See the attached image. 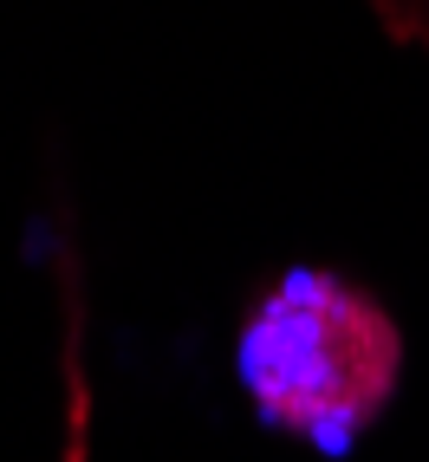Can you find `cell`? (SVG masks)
<instances>
[{"mask_svg":"<svg viewBox=\"0 0 429 462\" xmlns=\"http://www.w3.org/2000/svg\"><path fill=\"white\" fill-rule=\"evenodd\" d=\"M234 372L248 404L313 449H345L371 430L404 372L390 313L339 273H280L241 319Z\"/></svg>","mask_w":429,"mask_h":462,"instance_id":"6da1fadb","label":"cell"}]
</instances>
